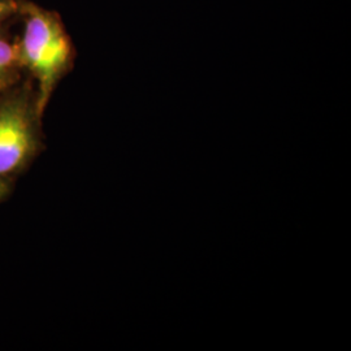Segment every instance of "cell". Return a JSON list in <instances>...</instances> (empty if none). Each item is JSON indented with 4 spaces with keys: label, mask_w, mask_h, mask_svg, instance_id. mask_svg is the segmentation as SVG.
Segmentation results:
<instances>
[{
    "label": "cell",
    "mask_w": 351,
    "mask_h": 351,
    "mask_svg": "<svg viewBox=\"0 0 351 351\" xmlns=\"http://www.w3.org/2000/svg\"><path fill=\"white\" fill-rule=\"evenodd\" d=\"M37 133L32 108L25 98L0 106V178L25 165L37 150Z\"/></svg>",
    "instance_id": "obj_2"
},
{
    "label": "cell",
    "mask_w": 351,
    "mask_h": 351,
    "mask_svg": "<svg viewBox=\"0 0 351 351\" xmlns=\"http://www.w3.org/2000/svg\"><path fill=\"white\" fill-rule=\"evenodd\" d=\"M20 63L37 78L36 113H43L59 80L72 66L75 49L60 19L53 13L29 7L24 38L19 50Z\"/></svg>",
    "instance_id": "obj_1"
},
{
    "label": "cell",
    "mask_w": 351,
    "mask_h": 351,
    "mask_svg": "<svg viewBox=\"0 0 351 351\" xmlns=\"http://www.w3.org/2000/svg\"><path fill=\"white\" fill-rule=\"evenodd\" d=\"M20 63L19 50L0 38V88L11 81L17 64Z\"/></svg>",
    "instance_id": "obj_3"
},
{
    "label": "cell",
    "mask_w": 351,
    "mask_h": 351,
    "mask_svg": "<svg viewBox=\"0 0 351 351\" xmlns=\"http://www.w3.org/2000/svg\"><path fill=\"white\" fill-rule=\"evenodd\" d=\"M17 11L14 0H0V24Z\"/></svg>",
    "instance_id": "obj_4"
},
{
    "label": "cell",
    "mask_w": 351,
    "mask_h": 351,
    "mask_svg": "<svg viewBox=\"0 0 351 351\" xmlns=\"http://www.w3.org/2000/svg\"><path fill=\"white\" fill-rule=\"evenodd\" d=\"M8 193H10L8 184L3 178H0V201H3L8 195Z\"/></svg>",
    "instance_id": "obj_5"
}]
</instances>
